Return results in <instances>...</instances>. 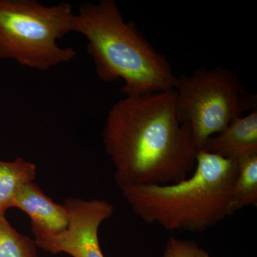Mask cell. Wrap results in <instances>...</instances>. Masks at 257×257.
<instances>
[{
    "label": "cell",
    "instance_id": "obj_5",
    "mask_svg": "<svg viewBox=\"0 0 257 257\" xmlns=\"http://www.w3.org/2000/svg\"><path fill=\"white\" fill-rule=\"evenodd\" d=\"M176 114L188 123L198 150L243 113L256 109V95L243 89L237 73L224 67H201L177 77Z\"/></svg>",
    "mask_w": 257,
    "mask_h": 257
},
{
    "label": "cell",
    "instance_id": "obj_3",
    "mask_svg": "<svg viewBox=\"0 0 257 257\" xmlns=\"http://www.w3.org/2000/svg\"><path fill=\"white\" fill-rule=\"evenodd\" d=\"M238 163L200 150L192 176L165 185L120 187L135 214L168 231L202 233L232 215L231 200Z\"/></svg>",
    "mask_w": 257,
    "mask_h": 257
},
{
    "label": "cell",
    "instance_id": "obj_8",
    "mask_svg": "<svg viewBox=\"0 0 257 257\" xmlns=\"http://www.w3.org/2000/svg\"><path fill=\"white\" fill-rule=\"evenodd\" d=\"M202 150L237 163L257 155L256 109L233 120L222 132L208 139Z\"/></svg>",
    "mask_w": 257,
    "mask_h": 257
},
{
    "label": "cell",
    "instance_id": "obj_7",
    "mask_svg": "<svg viewBox=\"0 0 257 257\" xmlns=\"http://www.w3.org/2000/svg\"><path fill=\"white\" fill-rule=\"evenodd\" d=\"M12 207L19 208L30 216L32 231L57 234L68 227V211L63 204H57L47 197L34 182L20 189Z\"/></svg>",
    "mask_w": 257,
    "mask_h": 257
},
{
    "label": "cell",
    "instance_id": "obj_1",
    "mask_svg": "<svg viewBox=\"0 0 257 257\" xmlns=\"http://www.w3.org/2000/svg\"><path fill=\"white\" fill-rule=\"evenodd\" d=\"M175 101V89L126 96L108 112L103 143L119 188L177 183L194 172L199 150Z\"/></svg>",
    "mask_w": 257,
    "mask_h": 257
},
{
    "label": "cell",
    "instance_id": "obj_11",
    "mask_svg": "<svg viewBox=\"0 0 257 257\" xmlns=\"http://www.w3.org/2000/svg\"><path fill=\"white\" fill-rule=\"evenodd\" d=\"M0 257H38L37 245L28 236L20 234L0 214Z\"/></svg>",
    "mask_w": 257,
    "mask_h": 257
},
{
    "label": "cell",
    "instance_id": "obj_9",
    "mask_svg": "<svg viewBox=\"0 0 257 257\" xmlns=\"http://www.w3.org/2000/svg\"><path fill=\"white\" fill-rule=\"evenodd\" d=\"M36 166L22 158L14 162L0 160V214L12 208L20 189L36 178Z\"/></svg>",
    "mask_w": 257,
    "mask_h": 257
},
{
    "label": "cell",
    "instance_id": "obj_2",
    "mask_svg": "<svg viewBox=\"0 0 257 257\" xmlns=\"http://www.w3.org/2000/svg\"><path fill=\"white\" fill-rule=\"evenodd\" d=\"M73 32L87 40L99 79L106 83L122 79L126 96L175 89L177 77L170 62L136 24L125 21L114 0L82 3L74 17Z\"/></svg>",
    "mask_w": 257,
    "mask_h": 257
},
{
    "label": "cell",
    "instance_id": "obj_6",
    "mask_svg": "<svg viewBox=\"0 0 257 257\" xmlns=\"http://www.w3.org/2000/svg\"><path fill=\"white\" fill-rule=\"evenodd\" d=\"M63 205L68 211V227L57 234L32 231L37 247L53 254L66 253L73 257H104L99 246L98 231L101 223L112 215V204L99 199L87 201L69 197Z\"/></svg>",
    "mask_w": 257,
    "mask_h": 257
},
{
    "label": "cell",
    "instance_id": "obj_4",
    "mask_svg": "<svg viewBox=\"0 0 257 257\" xmlns=\"http://www.w3.org/2000/svg\"><path fill=\"white\" fill-rule=\"evenodd\" d=\"M72 5L45 6L36 0H0V60L46 71L73 60V47L58 40L73 32Z\"/></svg>",
    "mask_w": 257,
    "mask_h": 257
},
{
    "label": "cell",
    "instance_id": "obj_12",
    "mask_svg": "<svg viewBox=\"0 0 257 257\" xmlns=\"http://www.w3.org/2000/svg\"><path fill=\"white\" fill-rule=\"evenodd\" d=\"M163 257H211L209 253L192 240L170 237L167 240Z\"/></svg>",
    "mask_w": 257,
    "mask_h": 257
},
{
    "label": "cell",
    "instance_id": "obj_10",
    "mask_svg": "<svg viewBox=\"0 0 257 257\" xmlns=\"http://www.w3.org/2000/svg\"><path fill=\"white\" fill-rule=\"evenodd\" d=\"M248 206H257V155L238 162V172L231 190L233 214Z\"/></svg>",
    "mask_w": 257,
    "mask_h": 257
}]
</instances>
